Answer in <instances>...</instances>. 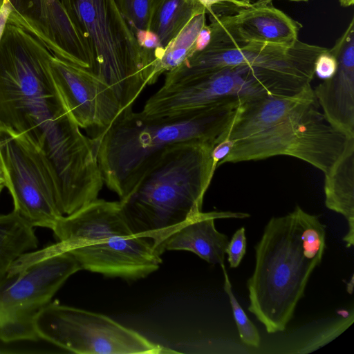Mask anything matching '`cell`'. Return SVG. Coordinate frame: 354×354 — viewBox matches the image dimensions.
Returning <instances> with one entry per match:
<instances>
[{
	"label": "cell",
	"instance_id": "1",
	"mask_svg": "<svg viewBox=\"0 0 354 354\" xmlns=\"http://www.w3.org/2000/svg\"><path fill=\"white\" fill-rule=\"evenodd\" d=\"M52 56L32 36L0 43V125L25 135L59 176H66L86 162L92 145L55 85Z\"/></svg>",
	"mask_w": 354,
	"mask_h": 354
},
{
	"label": "cell",
	"instance_id": "2",
	"mask_svg": "<svg viewBox=\"0 0 354 354\" xmlns=\"http://www.w3.org/2000/svg\"><path fill=\"white\" fill-rule=\"evenodd\" d=\"M214 142L174 144L151 156L120 203L136 236L147 237L164 253L166 239L202 212L205 194L216 167Z\"/></svg>",
	"mask_w": 354,
	"mask_h": 354
},
{
	"label": "cell",
	"instance_id": "3",
	"mask_svg": "<svg viewBox=\"0 0 354 354\" xmlns=\"http://www.w3.org/2000/svg\"><path fill=\"white\" fill-rule=\"evenodd\" d=\"M51 230L57 243L22 254L9 274L65 252L82 270L125 279L146 277L162 262L149 239L133 234L119 201L97 198L62 216Z\"/></svg>",
	"mask_w": 354,
	"mask_h": 354
},
{
	"label": "cell",
	"instance_id": "4",
	"mask_svg": "<svg viewBox=\"0 0 354 354\" xmlns=\"http://www.w3.org/2000/svg\"><path fill=\"white\" fill-rule=\"evenodd\" d=\"M238 101L167 115L124 109L104 132L91 138L104 184L120 198L134 185L149 158L176 143L214 142L232 120Z\"/></svg>",
	"mask_w": 354,
	"mask_h": 354
},
{
	"label": "cell",
	"instance_id": "5",
	"mask_svg": "<svg viewBox=\"0 0 354 354\" xmlns=\"http://www.w3.org/2000/svg\"><path fill=\"white\" fill-rule=\"evenodd\" d=\"M312 63L301 55L262 65L221 68L162 86L146 102L142 112L160 116L228 101L239 104L265 95L293 96L310 84Z\"/></svg>",
	"mask_w": 354,
	"mask_h": 354
},
{
	"label": "cell",
	"instance_id": "6",
	"mask_svg": "<svg viewBox=\"0 0 354 354\" xmlns=\"http://www.w3.org/2000/svg\"><path fill=\"white\" fill-rule=\"evenodd\" d=\"M317 266L304 254L296 212L272 217L255 246L248 310L268 333L286 329Z\"/></svg>",
	"mask_w": 354,
	"mask_h": 354
},
{
	"label": "cell",
	"instance_id": "7",
	"mask_svg": "<svg viewBox=\"0 0 354 354\" xmlns=\"http://www.w3.org/2000/svg\"><path fill=\"white\" fill-rule=\"evenodd\" d=\"M87 42L91 73L115 93L123 109L147 86L143 54L115 0H59Z\"/></svg>",
	"mask_w": 354,
	"mask_h": 354
},
{
	"label": "cell",
	"instance_id": "8",
	"mask_svg": "<svg viewBox=\"0 0 354 354\" xmlns=\"http://www.w3.org/2000/svg\"><path fill=\"white\" fill-rule=\"evenodd\" d=\"M319 107L313 91L271 127L234 140L218 166L286 155L306 161L326 174L343 152L349 137L330 125Z\"/></svg>",
	"mask_w": 354,
	"mask_h": 354
},
{
	"label": "cell",
	"instance_id": "9",
	"mask_svg": "<svg viewBox=\"0 0 354 354\" xmlns=\"http://www.w3.org/2000/svg\"><path fill=\"white\" fill-rule=\"evenodd\" d=\"M39 337L78 354L178 353L156 344L109 317L50 301L35 317Z\"/></svg>",
	"mask_w": 354,
	"mask_h": 354
},
{
	"label": "cell",
	"instance_id": "10",
	"mask_svg": "<svg viewBox=\"0 0 354 354\" xmlns=\"http://www.w3.org/2000/svg\"><path fill=\"white\" fill-rule=\"evenodd\" d=\"M0 162L14 209L31 226L52 230L63 216L56 174L29 138L0 125Z\"/></svg>",
	"mask_w": 354,
	"mask_h": 354
},
{
	"label": "cell",
	"instance_id": "11",
	"mask_svg": "<svg viewBox=\"0 0 354 354\" xmlns=\"http://www.w3.org/2000/svg\"><path fill=\"white\" fill-rule=\"evenodd\" d=\"M82 270L69 252L57 254L0 280V340L36 341V315L73 274Z\"/></svg>",
	"mask_w": 354,
	"mask_h": 354
},
{
	"label": "cell",
	"instance_id": "12",
	"mask_svg": "<svg viewBox=\"0 0 354 354\" xmlns=\"http://www.w3.org/2000/svg\"><path fill=\"white\" fill-rule=\"evenodd\" d=\"M50 68L73 119L93 137L109 128L124 110L113 91L88 71L53 54Z\"/></svg>",
	"mask_w": 354,
	"mask_h": 354
},
{
	"label": "cell",
	"instance_id": "13",
	"mask_svg": "<svg viewBox=\"0 0 354 354\" xmlns=\"http://www.w3.org/2000/svg\"><path fill=\"white\" fill-rule=\"evenodd\" d=\"M272 1L257 0L230 14L207 15L210 21V42L292 46L299 39L302 25L275 8Z\"/></svg>",
	"mask_w": 354,
	"mask_h": 354
},
{
	"label": "cell",
	"instance_id": "14",
	"mask_svg": "<svg viewBox=\"0 0 354 354\" xmlns=\"http://www.w3.org/2000/svg\"><path fill=\"white\" fill-rule=\"evenodd\" d=\"M330 50L336 57L337 70L314 93L327 122L354 137V17Z\"/></svg>",
	"mask_w": 354,
	"mask_h": 354
},
{
	"label": "cell",
	"instance_id": "15",
	"mask_svg": "<svg viewBox=\"0 0 354 354\" xmlns=\"http://www.w3.org/2000/svg\"><path fill=\"white\" fill-rule=\"evenodd\" d=\"M249 216L241 212H201L174 230L164 242L162 250L189 251L211 264L224 265L229 238L216 229L214 221Z\"/></svg>",
	"mask_w": 354,
	"mask_h": 354
},
{
	"label": "cell",
	"instance_id": "16",
	"mask_svg": "<svg viewBox=\"0 0 354 354\" xmlns=\"http://www.w3.org/2000/svg\"><path fill=\"white\" fill-rule=\"evenodd\" d=\"M313 89L311 85L293 96L265 95L241 102L216 144L237 140L263 131L287 115Z\"/></svg>",
	"mask_w": 354,
	"mask_h": 354
},
{
	"label": "cell",
	"instance_id": "17",
	"mask_svg": "<svg viewBox=\"0 0 354 354\" xmlns=\"http://www.w3.org/2000/svg\"><path fill=\"white\" fill-rule=\"evenodd\" d=\"M325 174V204L343 215L348 230L343 241L347 248L354 244V137H349L343 152Z\"/></svg>",
	"mask_w": 354,
	"mask_h": 354
},
{
	"label": "cell",
	"instance_id": "18",
	"mask_svg": "<svg viewBox=\"0 0 354 354\" xmlns=\"http://www.w3.org/2000/svg\"><path fill=\"white\" fill-rule=\"evenodd\" d=\"M50 50L59 58L91 71L93 58L85 39L59 0H45Z\"/></svg>",
	"mask_w": 354,
	"mask_h": 354
},
{
	"label": "cell",
	"instance_id": "19",
	"mask_svg": "<svg viewBox=\"0 0 354 354\" xmlns=\"http://www.w3.org/2000/svg\"><path fill=\"white\" fill-rule=\"evenodd\" d=\"M203 12L198 0H150L147 30L158 35L165 49L193 17Z\"/></svg>",
	"mask_w": 354,
	"mask_h": 354
},
{
	"label": "cell",
	"instance_id": "20",
	"mask_svg": "<svg viewBox=\"0 0 354 354\" xmlns=\"http://www.w3.org/2000/svg\"><path fill=\"white\" fill-rule=\"evenodd\" d=\"M33 227L12 211L0 214V280L22 254L37 248Z\"/></svg>",
	"mask_w": 354,
	"mask_h": 354
},
{
	"label": "cell",
	"instance_id": "21",
	"mask_svg": "<svg viewBox=\"0 0 354 354\" xmlns=\"http://www.w3.org/2000/svg\"><path fill=\"white\" fill-rule=\"evenodd\" d=\"M206 19L205 12L196 15L167 44L153 65L148 85L153 84L162 73L176 68L195 53L196 39L207 24Z\"/></svg>",
	"mask_w": 354,
	"mask_h": 354
},
{
	"label": "cell",
	"instance_id": "22",
	"mask_svg": "<svg viewBox=\"0 0 354 354\" xmlns=\"http://www.w3.org/2000/svg\"><path fill=\"white\" fill-rule=\"evenodd\" d=\"M1 11L7 19L41 40L50 50L45 0H0Z\"/></svg>",
	"mask_w": 354,
	"mask_h": 354
},
{
	"label": "cell",
	"instance_id": "23",
	"mask_svg": "<svg viewBox=\"0 0 354 354\" xmlns=\"http://www.w3.org/2000/svg\"><path fill=\"white\" fill-rule=\"evenodd\" d=\"M295 211L304 257L319 266L326 248L325 226L317 216L304 212L299 206H296Z\"/></svg>",
	"mask_w": 354,
	"mask_h": 354
},
{
	"label": "cell",
	"instance_id": "24",
	"mask_svg": "<svg viewBox=\"0 0 354 354\" xmlns=\"http://www.w3.org/2000/svg\"><path fill=\"white\" fill-rule=\"evenodd\" d=\"M224 274V290L228 295L234 318L238 328L240 338L248 346L259 347L261 337L259 331L234 297L228 274L224 265L221 266Z\"/></svg>",
	"mask_w": 354,
	"mask_h": 354
},
{
	"label": "cell",
	"instance_id": "25",
	"mask_svg": "<svg viewBox=\"0 0 354 354\" xmlns=\"http://www.w3.org/2000/svg\"><path fill=\"white\" fill-rule=\"evenodd\" d=\"M124 18L135 32L147 30L150 0H115Z\"/></svg>",
	"mask_w": 354,
	"mask_h": 354
},
{
	"label": "cell",
	"instance_id": "26",
	"mask_svg": "<svg viewBox=\"0 0 354 354\" xmlns=\"http://www.w3.org/2000/svg\"><path fill=\"white\" fill-rule=\"evenodd\" d=\"M353 322V313L343 318L332 326L326 328L322 332L310 339L299 353H309L328 343L337 337Z\"/></svg>",
	"mask_w": 354,
	"mask_h": 354
},
{
	"label": "cell",
	"instance_id": "27",
	"mask_svg": "<svg viewBox=\"0 0 354 354\" xmlns=\"http://www.w3.org/2000/svg\"><path fill=\"white\" fill-rule=\"evenodd\" d=\"M246 250V236L245 227L237 230L233 234L225 248V252L228 256V262L230 268H237Z\"/></svg>",
	"mask_w": 354,
	"mask_h": 354
},
{
	"label": "cell",
	"instance_id": "28",
	"mask_svg": "<svg viewBox=\"0 0 354 354\" xmlns=\"http://www.w3.org/2000/svg\"><path fill=\"white\" fill-rule=\"evenodd\" d=\"M205 8L207 15H223L234 12L252 2L241 0H198Z\"/></svg>",
	"mask_w": 354,
	"mask_h": 354
},
{
	"label": "cell",
	"instance_id": "29",
	"mask_svg": "<svg viewBox=\"0 0 354 354\" xmlns=\"http://www.w3.org/2000/svg\"><path fill=\"white\" fill-rule=\"evenodd\" d=\"M337 67L335 55L328 48L317 57L315 62V74L319 78L326 80L332 77Z\"/></svg>",
	"mask_w": 354,
	"mask_h": 354
},
{
	"label": "cell",
	"instance_id": "30",
	"mask_svg": "<svg viewBox=\"0 0 354 354\" xmlns=\"http://www.w3.org/2000/svg\"><path fill=\"white\" fill-rule=\"evenodd\" d=\"M234 142L233 140H224L214 145L212 150V158L216 168L218 162L227 156Z\"/></svg>",
	"mask_w": 354,
	"mask_h": 354
},
{
	"label": "cell",
	"instance_id": "31",
	"mask_svg": "<svg viewBox=\"0 0 354 354\" xmlns=\"http://www.w3.org/2000/svg\"><path fill=\"white\" fill-rule=\"evenodd\" d=\"M211 29L208 24H206L199 32L195 43V53L205 49L211 40Z\"/></svg>",
	"mask_w": 354,
	"mask_h": 354
},
{
	"label": "cell",
	"instance_id": "32",
	"mask_svg": "<svg viewBox=\"0 0 354 354\" xmlns=\"http://www.w3.org/2000/svg\"><path fill=\"white\" fill-rule=\"evenodd\" d=\"M6 187V178L3 171L2 165L0 162V194L3 188Z\"/></svg>",
	"mask_w": 354,
	"mask_h": 354
},
{
	"label": "cell",
	"instance_id": "33",
	"mask_svg": "<svg viewBox=\"0 0 354 354\" xmlns=\"http://www.w3.org/2000/svg\"><path fill=\"white\" fill-rule=\"evenodd\" d=\"M339 2L343 7H349L353 5L354 0H339Z\"/></svg>",
	"mask_w": 354,
	"mask_h": 354
},
{
	"label": "cell",
	"instance_id": "34",
	"mask_svg": "<svg viewBox=\"0 0 354 354\" xmlns=\"http://www.w3.org/2000/svg\"><path fill=\"white\" fill-rule=\"evenodd\" d=\"M353 288V277H351V281L347 283L346 290L350 293L352 294Z\"/></svg>",
	"mask_w": 354,
	"mask_h": 354
},
{
	"label": "cell",
	"instance_id": "35",
	"mask_svg": "<svg viewBox=\"0 0 354 354\" xmlns=\"http://www.w3.org/2000/svg\"><path fill=\"white\" fill-rule=\"evenodd\" d=\"M290 1H295V2H307L310 0H286Z\"/></svg>",
	"mask_w": 354,
	"mask_h": 354
}]
</instances>
